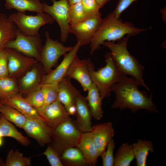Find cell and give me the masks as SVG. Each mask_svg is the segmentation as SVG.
Wrapping results in <instances>:
<instances>
[{
    "label": "cell",
    "mask_w": 166,
    "mask_h": 166,
    "mask_svg": "<svg viewBox=\"0 0 166 166\" xmlns=\"http://www.w3.org/2000/svg\"><path fill=\"white\" fill-rule=\"evenodd\" d=\"M43 154L46 156L51 166H64L57 152L50 145H49Z\"/></svg>",
    "instance_id": "obj_37"
},
{
    "label": "cell",
    "mask_w": 166,
    "mask_h": 166,
    "mask_svg": "<svg viewBox=\"0 0 166 166\" xmlns=\"http://www.w3.org/2000/svg\"><path fill=\"white\" fill-rule=\"evenodd\" d=\"M45 34L46 40L44 45L42 46L40 61L45 71L48 73L60 57L72 50L73 47L65 46L57 40L51 39L48 31L45 32Z\"/></svg>",
    "instance_id": "obj_9"
},
{
    "label": "cell",
    "mask_w": 166,
    "mask_h": 166,
    "mask_svg": "<svg viewBox=\"0 0 166 166\" xmlns=\"http://www.w3.org/2000/svg\"><path fill=\"white\" fill-rule=\"evenodd\" d=\"M70 5L81 2L82 0H68Z\"/></svg>",
    "instance_id": "obj_41"
},
{
    "label": "cell",
    "mask_w": 166,
    "mask_h": 166,
    "mask_svg": "<svg viewBox=\"0 0 166 166\" xmlns=\"http://www.w3.org/2000/svg\"><path fill=\"white\" fill-rule=\"evenodd\" d=\"M147 29L137 28L129 22H123L120 18H116L112 12L103 19L91 40L90 54L101 49V45L105 41H119L125 35L134 36Z\"/></svg>",
    "instance_id": "obj_2"
},
{
    "label": "cell",
    "mask_w": 166,
    "mask_h": 166,
    "mask_svg": "<svg viewBox=\"0 0 166 166\" xmlns=\"http://www.w3.org/2000/svg\"><path fill=\"white\" fill-rule=\"evenodd\" d=\"M24 98L27 102L35 108L40 107L44 104V95L41 88L29 93L28 96Z\"/></svg>",
    "instance_id": "obj_35"
},
{
    "label": "cell",
    "mask_w": 166,
    "mask_h": 166,
    "mask_svg": "<svg viewBox=\"0 0 166 166\" xmlns=\"http://www.w3.org/2000/svg\"><path fill=\"white\" fill-rule=\"evenodd\" d=\"M2 137L0 135V146L2 145Z\"/></svg>",
    "instance_id": "obj_43"
},
{
    "label": "cell",
    "mask_w": 166,
    "mask_h": 166,
    "mask_svg": "<svg viewBox=\"0 0 166 166\" xmlns=\"http://www.w3.org/2000/svg\"><path fill=\"white\" fill-rule=\"evenodd\" d=\"M36 109L39 115L52 130L62 123L72 120L58 98L50 104L44 105Z\"/></svg>",
    "instance_id": "obj_10"
},
{
    "label": "cell",
    "mask_w": 166,
    "mask_h": 166,
    "mask_svg": "<svg viewBox=\"0 0 166 166\" xmlns=\"http://www.w3.org/2000/svg\"><path fill=\"white\" fill-rule=\"evenodd\" d=\"M17 29L8 16L0 13V51L5 49L7 43L15 38Z\"/></svg>",
    "instance_id": "obj_22"
},
{
    "label": "cell",
    "mask_w": 166,
    "mask_h": 166,
    "mask_svg": "<svg viewBox=\"0 0 166 166\" xmlns=\"http://www.w3.org/2000/svg\"><path fill=\"white\" fill-rule=\"evenodd\" d=\"M91 61L89 59H80L77 54L70 65L65 76L77 81L85 91H87L92 85L89 71Z\"/></svg>",
    "instance_id": "obj_13"
},
{
    "label": "cell",
    "mask_w": 166,
    "mask_h": 166,
    "mask_svg": "<svg viewBox=\"0 0 166 166\" xmlns=\"http://www.w3.org/2000/svg\"><path fill=\"white\" fill-rule=\"evenodd\" d=\"M139 82L134 77L121 75L118 81L111 86L115 95L112 108L121 110L128 109L135 113L140 109L149 113L158 112L157 106L152 101V94L139 89Z\"/></svg>",
    "instance_id": "obj_1"
},
{
    "label": "cell",
    "mask_w": 166,
    "mask_h": 166,
    "mask_svg": "<svg viewBox=\"0 0 166 166\" xmlns=\"http://www.w3.org/2000/svg\"><path fill=\"white\" fill-rule=\"evenodd\" d=\"M135 158L132 144L124 143L118 148L114 157V166H129Z\"/></svg>",
    "instance_id": "obj_28"
},
{
    "label": "cell",
    "mask_w": 166,
    "mask_h": 166,
    "mask_svg": "<svg viewBox=\"0 0 166 166\" xmlns=\"http://www.w3.org/2000/svg\"><path fill=\"white\" fill-rule=\"evenodd\" d=\"M0 101L2 104L12 107L26 117L43 120L39 115L36 108L31 105L24 98L20 95L9 99Z\"/></svg>",
    "instance_id": "obj_20"
},
{
    "label": "cell",
    "mask_w": 166,
    "mask_h": 166,
    "mask_svg": "<svg viewBox=\"0 0 166 166\" xmlns=\"http://www.w3.org/2000/svg\"><path fill=\"white\" fill-rule=\"evenodd\" d=\"M76 147L81 152L88 165H96L100 154L90 132L81 133Z\"/></svg>",
    "instance_id": "obj_19"
},
{
    "label": "cell",
    "mask_w": 166,
    "mask_h": 166,
    "mask_svg": "<svg viewBox=\"0 0 166 166\" xmlns=\"http://www.w3.org/2000/svg\"><path fill=\"white\" fill-rule=\"evenodd\" d=\"M81 2L86 19L101 14V8L96 0H82Z\"/></svg>",
    "instance_id": "obj_34"
},
{
    "label": "cell",
    "mask_w": 166,
    "mask_h": 166,
    "mask_svg": "<svg viewBox=\"0 0 166 166\" xmlns=\"http://www.w3.org/2000/svg\"><path fill=\"white\" fill-rule=\"evenodd\" d=\"M86 19L81 2L70 5L69 23L71 26L75 25Z\"/></svg>",
    "instance_id": "obj_32"
},
{
    "label": "cell",
    "mask_w": 166,
    "mask_h": 166,
    "mask_svg": "<svg viewBox=\"0 0 166 166\" xmlns=\"http://www.w3.org/2000/svg\"><path fill=\"white\" fill-rule=\"evenodd\" d=\"M8 18L21 32L29 36L38 34L41 27L47 24H52L55 21L51 16L43 12L34 16L17 12L10 14Z\"/></svg>",
    "instance_id": "obj_6"
},
{
    "label": "cell",
    "mask_w": 166,
    "mask_h": 166,
    "mask_svg": "<svg viewBox=\"0 0 166 166\" xmlns=\"http://www.w3.org/2000/svg\"><path fill=\"white\" fill-rule=\"evenodd\" d=\"M81 133L72 120L65 121L53 130L50 145L60 156L67 149L77 147Z\"/></svg>",
    "instance_id": "obj_5"
},
{
    "label": "cell",
    "mask_w": 166,
    "mask_h": 166,
    "mask_svg": "<svg viewBox=\"0 0 166 166\" xmlns=\"http://www.w3.org/2000/svg\"><path fill=\"white\" fill-rule=\"evenodd\" d=\"M0 135L2 137L6 136L13 138L23 146H28L30 143L27 137L19 132L13 124L5 119L1 114Z\"/></svg>",
    "instance_id": "obj_25"
},
{
    "label": "cell",
    "mask_w": 166,
    "mask_h": 166,
    "mask_svg": "<svg viewBox=\"0 0 166 166\" xmlns=\"http://www.w3.org/2000/svg\"><path fill=\"white\" fill-rule=\"evenodd\" d=\"M53 3L50 6L42 3V10L51 16L57 23L61 31L62 42L66 41L69 32V13L70 5L68 0H50Z\"/></svg>",
    "instance_id": "obj_8"
},
{
    "label": "cell",
    "mask_w": 166,
    "mask_h": 166,
    "mask_svg": "<svg viewBox=\"0 0 166 166\" xmlns=\"http://www.w3.org/2000/svg\"><path fill=\"white\" fill-rule=\"evenodd\" d=\"M40 0L43 1V0Z\"/></svg>",
    "instance_id": "obj_45"
},
{
    "label": "cell",
    "mask_w": 166,
    "mask_h": 166,
    "mask_svg": "<svg viewBox=\"0 0 166 166\" xmlns=\"http://www.w3.org/2000/svg\"><path fill=\"white\" fill-rule=\"evenodd\" d=\"M61 160L66 166H84L88 165L83 154L76 147L64 150L60 156Z\"/></svg>",
    "instance_id": "obj_27"
},
{
    "label": "cell",
    "mask_w": 166,
    "mask_h": 166,
    "mask_svg": "<svg viewBox=\"0 0 166 166\" xmlns=\"http://www.w3.org/2000/svg\"><path fill=\"white\" fill-rule=\"evenodd\" d=\"M80 47L79 43L77 42L73 46L72 50L63 55V60L56 68L42 76L41 85L45 84L58 83L65 76L70 65Z\"/></svg>",
    "instance_id": "obj_16"
},
{
    "label": "cell",
    "mask_w": 166,
    "mask_h": 166,
    "mask_svg": "<svg viewBox=\"0 0 166 166\" xmlns=\"http://www.w3.org/2000/svg\"><path fill=\"white\" fill-rule=\"evenodd\" d=\"M106 65L97 71L91 61L89 66L92 81L98 89L102 99L111 95V86L117 82L122 75L118 70L111 53L105 55Z\"/></svg>",
    "instance_id": "obj_4"
},
{
    "label": "cell",
    "mask_w": 166,
    "mask_h": 166,
    "mask_svg": "<svg viewBox=\"0 0 166 166\" xmlns=\"http://www.w3.org/2000/svg\"><path fill=\"white\" fill-rule=\"evenodd\" d=\"M132 144L133 150L137 166H146L149 152L154 151L153 145L150 140L139 139Z\"/></svg>",
    "instance_id": "obj_26"
},
{
    "label": "cell",
    "mask_w": 166,
    "mask_h": 166,
    "mask_svg": "<svg viewBox=\"0 0 166 166\" xmlns=\"http://www.w3.org/2000/svg\"><path fill=\"white\" fill-rule=\"evenodd\" d=\"M100 8L103 7L110 0H96Z\"/></svg>",
    "instance_id": "obj_40"
},
{
    "label": "cell",
    "mask_w": 166,
    "mask_h": 166,
    "mask_svg": "<svg viewBox=\"0 0 166 166\" xmlns=\"http://www.w3.org/2000/svg\"><path fill=\"white\" fill-rule=\"evenodd\" d=\"M16 81L9 76L0 78V101L9 99L19 95Z\"/></svg>",
    "instance_id": "obj_29"
},
{
    "label": "cell",
    "mask_w": 166,
    "mask_h": 166,
    "mask_svg": "<svg viewBox=\"0 0 166 166\" xmlns=\"http://www.w3.org/2000/svg\"><path fill=\"white\" fill-rule=\"evenodd\" d=\"M23 128L28 136L36 140L40 146L49 144L52 140L53 130L43 120L26 117Z\"/></svg>",
    "instance_id": "obj_12"
},
{
    "label": "cell",
    "mask_w": 166,
    "mask_h": 166,
    "mask_svg": "<svg viewBox=\"0 0 166 166\" xmlns=\"http://www.w3.org/2000/svg\"><path fill=\"white\" fill-rule=\"evenodd\" d=\"M0 113L5 119L19 128H22L26 122L25 116L10 106L2 104Z\"/></svg>",
    "instance_id": "obj_30"
},
{
    "label": "cell",
    "mask_w": 166,
    "mask_h": 166,
    "mask_svg": "<svg viewBox=\"0 0 166 166\" xmlns=\"http://www.w3.org/2000/svg\"><path fill=\"white\" fill-rule=\"evenodd\" d=\"M71 79L65 76L58 83V99L69 116H75L76 97L80 93L72 84Z\"/></svg>",
    "instance_id": "obj_14"
},
{
    "label": "cell",
    "mask_w": 166,
    "mask_h": 166,
    "mask_svg": "<svg viewBox=\"0 0 166 166\" xmlns=\"http://www.w3.org/2000/svg\"><path fill=\"white\" fill-rule=\"evenodd\" d=\"M103 19L101 14L85 19L78 24L69 25V32L74 34L80 46L90 43L101 23Z\"/></svg>",
    "instance_id": "obj_11"
},
{
    "label": "cell",
    "mask_w": 166,
    "mask_h": 166,
    "mask_svg": "<svg viewBox=\"0 0 166 166\" xmlns=\"http://www.w3.org/2000/svg\"><path fill=\"white\" fill-rule=\"evenodd\" d=\"M42 77L36 67L26 72L20 81L19 92L21 93H29L40 89Z\"/></svg>",
    "instance_id": "obj_21"
},
{
    "label": "cell",
    "mask_w": 166,
    "mask_h": 166,
    "mask_svg": "<svg viewBox=\"0 0 166 166\" xmlns=\"http://www.w3.org/2000/svg\"><path fill=\"white\" fill-rule=\"evenodd\" d=\"M5 164V166H30L31 158L24 156L18 149H11L7 154Z\"/></svg>",
    "instance_id": "obj_31"
},
{
    "label": "cell",
    "mask_w": 166,
    "mask_h": 166,
    "mask_svg": "<svg viewBox=\"0 0 166 166\" xmlns=\"http://www.w3.org/2000/svg\"><path fill=\"white\" fill-rule=\"evenodd\" d=\"M90 132L100 156L114 136L112 124L107 122L96 124L92 126Z\"/></svg>",
    "instance_id": "obj_18"
},
{
    "label": "cell",
    "mask_w": 166,
    "mask_h": 166,
    "mask_svg": "<svg viewBox=\"0 0 166 166\" xmlns=\"http://www.w3.org/2000/svg\"><path fill=\"white\" fill-rule=\"evenodd\" d=\"M88 94L85 97L91 113L92 117L99 120L103 116V112L102 107V101L99 91L93 83L88 89Z\"/></svg>",
    "instance_id": "obj_24"
},
{
    "label": "cell",
    "mask_w": 166,
    "mask_h": 166,
    "mask_svg": "<svg viewBox=\"0 0 166 166\" xmlns=\"http://www.w3.org/2000/svg\"><path fill=\"white\" fill-rule=\"evenodd\" d=\"M42 47L39 34L34 36L27 35L18 29L15 38L7 43L5 48L14 49L40 61Z\"/></svg>",
    "instance_id": "obj_7"
},
{
    "label": "cell",
    "mask_w": 166,
    "mask_h": 166,
    "mask_svg": "<svg viewBox=\"0 0 166 166\" xmlns=\"http://www.w3.org/2000/svg\"><path fill=\"white\" fill-rule=\"evenodd\" d=\"M136 0H119L115 10L113 11L115 17L119 18L121 13Z\"/></svg>",
    "instance_id": "obj_39"
},
{
    "label": "cell",
    "mask_w": 166,
    "mask_h": 166,
    "mask_svg": "<svg viewBox=\"0 0 166 166\" xmlns=\"http://www.w3.org/2000/svg\"><path fill=\"white\" fill-rule=\"evenodd\" d=\"M2 103L0 101V106L1 105ZM0 115H1V113H0Z\"/></svg>",
    "instance_id": "obj_44"
},
{
    "label": "cell",
    "mask_w": 166,
    "mask_h": 166,
    "mask_svg": "<svg viewBox=\"0 0 166 166\" xmlns=\"http://www.w3.org/2000/svg\"><path fill=\"white\" fill-rule=\"evenodd\" d=\"M0 166H5V162L0 157Z\"/></svg>",
    "instance_id": "obj_42"
},
{
    "label": "cell",
    "mask_w": 166,
    "mask_h": 166,
    "mask_svg": "<svg viewBox=\"0 0 166 166\" xmlns=\"http://www.w3.org/2000/svg\"><path fill=\"white\" fill-rule=\"evenodd\" d=\"M4 49L8 58L9 77L18 76L37 62L34 58L24 56L14 49L6 48Z\"/></svg>",
    "instance_id": "obj_15"
},
{
    "label": "cell",
    "mask_w": 166,
    "mask_h": 166,
    "mask_svg": "<svg viewBox=\"0 0 166 166\" xmlns=\"http://www.w3.org/2000/svg\"><path fill=\"white\" fill-rule=\"evenodd\" d=\"M41 88L42 89L44 95V105L50 104L58 98L59 91L58 83L43 84L41 85Z\"/></svg>",
    "instance_id": "obj_33"
},
{
    "label": "cell",
    "mask_w": 166,
    "mask_h": 166,
    "mask_svg": "<svg viewBox=\"0 0 166 166\" xmlns=\"http://www.w3.org/2000/svg\"><path fill=\"white\" fill-rule=\"evenodd\" d=\"M5 8L9 10L15 9L18 12L25 13L26 11L37 13L43 12L42 3L40 0H4Z\"/></svg>",
    "instance_id": "obj_23"
},
{
    "label": "cell",
    "mask_w": 166,
    "mask_h": 166,
    "mask_svg": "<svg viewBox=\"0 0 166 166\" xmlns=\"http://www.w3.org/2000/svg\"><path fill=\"white\" fill-rule=\"evenodd\" d=\"M129 37L127 35L116 43L114 42L105 41L102 45L111 51L114 61L122 75H129L134 77L140 85L149 91V89L145 84L143 78L144 66L141 65L127 49Z\"/></svg>",
    "instance_id": "obj_3"
},
{
    "label": "cell",
    "mask_w": 166,
    "mask_h": 166,
    "mask_svg": "<svg viewBox=\"0 0 166 166\" xmlns=\"http://www.w3.org/2000/svg\"><path fill=\"white\" fill-rule=\"evenodd\" d=\"M115 143L113 139L108 143L106 149L103 152L101 156L103 166H113L114 165V157L113 155Z\"/></svg>",
    "instance_id": "obj_36"
},
{
    "label": "cell",
    "mask_w": 166,
    "mask_h": 166,
    "mask_svg": "<svg viewBox=\"0 0 166 166\" xmlns=\"http://www.w3.org/2000/svg\"><path fill=\"white\" fill-rule=\"evenodd\" d=\"M75 105L76 119L74 122L76 126L81 132H90L92 116L86 97L80 93L76 97Z\"/></svg>",
    "instance_id": "obj_17"
},
{
    "label": "cell",
    "mask_w": 166,
    "mask_h": 166,
    "mask_svg": "<svg viewBox=\"0 0 166 166\" xmlns=\"http://www.w3.org/2000/svg\"><path fill=\"white\" fill-rule=\"evenodd\" d=\"M8 58L4 49L0 51V78L9 76Z\"/></svg>",
    "instance_id": "obj_38"
}]
</instances>
